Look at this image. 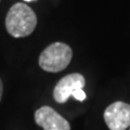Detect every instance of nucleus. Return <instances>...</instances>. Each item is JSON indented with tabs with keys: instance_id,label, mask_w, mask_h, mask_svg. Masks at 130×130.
Returning <instances> with one entry per match:
<instances>
[{
	"instance_id": "f257e3e1",
	"label": "nucleus",
	"mask_w": 130,
	"mask_h": 130,
	"mask_svg": "<svg viewBox=\"0 0 130 130\" xmlns=\"http://www.w3.org/2000/svg\"><path fill=\"white\" fill-rule=\"evenodd\" d=\"M36 25L37 16L34 10L25 3H15L7 14L6 28L12 37H27L35 30Z\"/></svg>"
},
{
	"instance_id": "f03ea898",
	"label": "nucleus",
	"mask_w": 130,
	"mask_h": 130,
	"mask_svg": "<svg viewBox=\"0 0 130 130\" xmlns=\"http://www.w3.org/2000/svg\"><path fill=\"white\" fill-rule=\"evenodd\" d=\"M73 58L72 48L64 42H53L43 49L39 56V66L49 73L65 70Z\"/></svg>"
},
{
	"instance_id": "7ed1b4c3",
	"label": "nucleus",
	"mask_w": 130,
	"mask_h": 130,
	"mask_svg": "<svg viewBox=\"0 0 130 130\" xmlns=\"http://www.w3.org/2000/svg\"><path fill=\"white\" fill-rule=\"evenodd\" d=\"M86 85L85 77L79 73L64 76L53 89V98L58 103H65L70 96H74L76 100L84 101L86 100V93L84 87Z\"/></svg>"
},
{
	"instance_id": "20e7f679",
	"label": "nucleus",
	"mask_w": 130,
	"mask_h": 130,
	"mask_svg": "<svg viewBox=\"0 0 130 130\" xmlns=\"http://www.w3.org/2000/svg\"><path fill=\"white\" fill-rule=\"evenodd\" d=\"M104 120L109 130H126L130 127V104L117 101L104 111Z\"/></svg>"
},
{
	"instance_id": "39448f33",
	"label": "nucleus",
	"mask_w": 130,
	"mask_h": 130,
	"mask_svg": "<svg viewBox=\"0 0 130 130\" xmlns=\"http://www.w3.org/2000/svg\"><path fill=\"white\" fill-rule=\"evenodd\" d=\"M36 124L43 130H71L70 123L50 106H41L35 112Z\"/></svg>"
},
{
	"instance_id": "423d86ee",
	"label": "nucleus",
	"mask_w": 130,
	"mask_h": 130,
	"mask_svg": "<svg viewBox=\"0 0 130 130\" xmlns=\"http://www.w3.org/2000/svg\"><path fill=\"white\" fill-rule=\"evenodd\" d=\"M2 93H3V84H2V80L0 79V101H1V98H2Z\"/></svg>"
},
{
	"instance_id": "0eeeda50",
	"label": "nucleus",
	"mask_w": 130,
	"mask_h": 130,
	"mask_svg": "<svg viewBox=\"0 0 130 130\" xmlns=\"http://www.w3.org/2000/svg\"><path fill=\"white\" fill-rule=\"evenodd\" d=\"M25 2H30V1H34V0H24Z\"/></svg>"
},
{
	"instance_id": "6e6552de",
	"label": "nucleus",
	"mask_w": 130,
	"mask_h": 130,
	"mask_svg": "<svg viewBox=\"0 0 130 130\" xmlns=\"http://www.w3.org/2000/svg\"><path fill=\"white\" fill-rule=\"evenodd\" d=\"M129 130H130V129H129Z\"/></svg>"
}]
</instances>
